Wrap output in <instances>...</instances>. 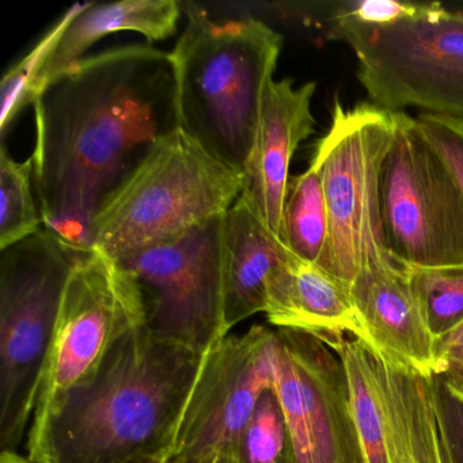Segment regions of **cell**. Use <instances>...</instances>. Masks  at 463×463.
I'll return each mask as SVG.
<instances>
[{
    "label": "cell",
    "instance_id": "cell-1",
    "mask_svg": "<svg viewBox=\"0 0 463 463\" xmlns=\"http://www.w3.org/2000/svg\"><path fill=\"white\" fill-rule=\"evenodd\" d=\"M33 108L43 227L75 250H93L105 203L178 129L169 53L128 45L89 56L45 85Z\"/></svg>",
    "mask_w": 463,
    "mask_h": 463
},
{
    "label": "cell",
    "instance_id": "cell-2",
    "mask_svg": "<svg viewBox=\"0 0 463 463\" xmlns=\"http://www.w3.org/2000/svg\"><path fill=\"white\" fill-rule=\"evenodd\" d=\"M204 354L156 337L124 335L85 381L32 421L34 463H131L165 457Z\"/></svg>",
    "mask_w": 463,
    "mask_h": 463
},
{
    "label": "cell",
    "instance_id": "cell-3",
    "mask_svg": "<svg viewBox=\"0 0 463 463\" xmlns=\"http://www.w3.org/2000/svg\"><path fill=\"white\" fill-rule=\"evenodd\" d=\"M181 5L188 23L169 53L178 129L242 172L283 39L259 18L213 20L191 2Z\"/></svg>",
    "mask_w": 463,
    "mask_h": 463
},
{
    "label": "cell",
    "instance_id": "cell-4",
    "mask_svg": "<svg viewBox=\"0 0 463 463\" xmlns=\"http://www.w3.org/2000/svg\"><path fill=\"white\" fill-rule=\"evenodd\" d=\"M242 188V172L175 129L105 203L94 219L93 249L118 260L169 245L226 213Z\"/></svg>",
    "mask_w": 463,
    "mask_h": 463
},
{
    "label": "cell",
    "instance_id": "cell-5",
    "mask_svg": "<svg viewBox=\"0 0 463 463\" xmlns=\"http://www.w3.org/2000/svg\"><path fill=\"white\" fill-rule=\"evenodd\" d=\"M43 227L0 250V451H17L33 421L70 273L80 254Z\"/></svg>",
    "mask_w": 463,
    "mask_h": 463
},
{
    "label": "cell",
    "instance_id": "cell-6",
    "mask_svg": "<svg viewBox=\"0 0 463 463\" xmlns=\"http://www.w3.org/2000/svg\"><path fill=\"white\" fill-rule=\"evenodd\" d=\"M395 129L394 112L373 102L345 109L337 101L310 162L321 177L329 221L317 265L348 291L364 270L397 264L384 243L381 213L382 166Z\"/></svg>",
    "mask_w": 463,
    "mask_h": 463
},
{
    "label": "cell",
    "instance_id": "cell-7",
    "mask_svg": "<svg viewBox=\"0 0 463 463\" xmlns=\"http://www.w3.org/2000/svg\"><path fill=\"white\" fill-rule=\"evenodd\" d=\"M335 33L356 55L373 105L463 121V12L424 5L416 17L386 26L335 18Z\"/></svg>",
    "mask_w": 463,
    "mask_h": 463
},
{
    "label": "cell",
    "instance_id": "cell-8",
    "mask_svg": "<svg viewBox=\"0 0 463 463\" xmlns=\"http://www.w3.org/2000/svg\"><path fill=\"white\" fill-rule=\"evenodd\" d=\"M381 172V213L390 257L405 269L463 267V194L417 118L395 113Z\"/></svg>",
    "mask_w": 463,
    "mask_h": 463
},
{
    "label": "cell",
    "instance_id": "cell-9",
    "mask_svg": "<svg viewBox=\"0 0 463 463\" xmlns=\"http://www.w3.org/2000/svg\"><path fill=\"white\" fill-rule=\"evenodd\" d=\"M224 216L169 243L118 259L142 292L146 326L162 340L207 354L224 326Z\"/></svg>",
    "mask_w": 463,
    "mask_h": 463
},
{
    "label": "cell",
    "instance_id": "cell-10",
    "mask_svg": "<svg viewBox=\"0 0 463 463\" xmlns=\"http://www.w3.org/2000/svg\"><path fill=\"white\" fill-rule=\"evenodd\" d=\"M143 325L145 303L134 276L97 249L80 254L64 287L33 421L88 379L124 335Z\"/></svg>",
    "mask_w": 463,
    "mask_h": 463
},
{
    "label": "cell",
    "instance_id": "cell-11",
    "mask_svg": "<svg viewBox=\"0 0 463 463\" xmlns=\"http://www.w3.org/2000/svg\"><path fill=\"white\" fill-rule=\"evenodd\" d=\"M273 375L294 463H365L338 354L308 333L280 327Z\"/></svg>",
    "mask_w": 463,
    "mask_h": 463
},
{
    "label": "cell",
    "instance_id": "cell-12",
    "mask_svg": "<svg viewBox=\"0 0 463 463\" xmlns=\"http://www.w3.org/2000/svg\"><path fill=\"white\" fill-rule=\"evenodd\" d=\"M275 330L254 325L226 335L203 357L167 460L235 452L260 398L272 389Z\"/></svg>",
    "mask_w": 463,
    "mask_h": 463
},
{
    "label": "cell",
    "instance_id": "cell-13",
    "mask_svg": "<svg viewBox=\"0 0 463 463\" xmlns=\"http://www.w3.org/2000/svg\"><path fill=\"white\" fill-rule=\"evenodd\" d=\"M314 93L316 82L299 88H295L294 80L288 78L269 83L253 147L242 170L241 199L281 242L292 156L316 126L311 113Z\"/></svg>",
    "mask_w": 463,
    "mask_h": 463
},
{
    "label": "cell",
    "instance_id": "cell-14",
    "mask_svg": "<svg viewBox=\"0 0 463 463\" xmlns=\"http://www.w3.org/2000/svg\"><path fill=\"white\" fill-rule=\"evenodd\" d=\"M349 295L375 351L427 378L438 375L435 338L408 269L397 264L370 268L354 279Z\"/></svg>",
    "mask_w": 463,
    "mask_h": 463
},
{
    "label": "cell",
    "instance_id": "cell-15",
    "mask_svg": "<svg viewBox=\"0 0 463 463\" xmlns=\"http://www.w3.org/2000/svg\"><path fill=\"white\" fill-rule=\"evenodd\" d=\"M264 313L278 329L308 333L327 346L344 335L368 343L348 289L294 254L268 279Z\"/></svg>",
    "mask_w": 463,
    "mask_h": 463
},
{
    "label": "cell",
    "instance_id": "cell-16",
    "mask_svg": "<svg viewBox=\"0 0 463 463\" xmlns=\"http://www.w3.org/2000/svg\"><path fill=\"white\" fill-rule=\"evenodd\" d=\"M292 256L238 197L224 216V326L264 313L267 281Z\"/></svg>",
    "mask_w": 463,
    "mask_h": 463
},
{
    "label": "cell",
    "instance_id": "cell-17",
    "mask_svg": "<svg viewBox=\"0 0 463 463\" xmlns=\"http://www.w3.org/2000/svg\"><path fill=\"white\" fill-rule=\"evenodd\" d=\"M183 5L177 0H120L83 4L61 34L40 77V91L51 80L82 61L104 37L137 32L148 42L167 39L177 32ZM39 91V93H40Z\"/></svg>",
    "mask_w": 463,
    "mask_h": 463
},
{
    "label": "cell",
    "instance_id": "cell-18",
    "mask_svg": "<svg viewBox=\"0 0 463 463\" xmlns=\"http://www.w3.org/2000/svg\"><path fill=\"white\" fill-rule=\"evenodd\" d=\"M330 348L338 354L345 368L352 414L365 463H392L378 352L349 335H341Z\"/></svg>",
    "mask_w": 463,
    "mask_h": 463
},
{
    "label": "cell",
    "instance_id": "cell-19",
    "mask_svg": "<svg viewBox=\"0 0 463 463\" xmlns=\"http://www.w3.org/2000/svg\"><path fill=\"white\" fill-rule=\"evenodd\" d=\"M327 230L321 177L308 166L305 173L289 180L281 224L283 243L294 256L318 264L326 245Z\"/></svg>",
    "mask_w": 463,
    "mask_h": 463
},
{
    "label": "cell",
    "instance_id": "cell-20",
    "mask_svg": "<svg viewBox=\"0 0 463 463\" xmlns=\"http://www.w3.org/2000/svg\"><path fill=\"white\" fill-rule=\"evenodd\" d=\"M33 158L17 162L0 150V250L15 245L43 229L39 202L34 196Z\"/></svg>",
    "mask_w": 463,
    "mask_h": 463
},
{
    "label": "cell",
    "instance_id": "cell-21",
    "mask_svg": "<svg viewBox=\"0 0 463 463\" xmlns=\"http://www.w3.org/2000/svg\"><path fill=\"white\" fill-rule=\"evenodd\" d=\"M83 4L75 5L43 36L33 50L5 74L0 91V132L6 134L24 108L33 104L40 91V77L53 48L66 31L70 21Z\"/></svg>",
    "mask_w": 463,
    "mask_h": 463
},
{
    "label": "cell",
    "instance_id": "cell-22",
    "mask_svg": "<svg viewBox=\"0 0 463 463\" xmlns=\"http://www.w3.org/2000/svg\"><path fill=\"white\" fill-rule=\"evenodd\" d=\"M241 463H294V449L275 390L262 394L235 449Z\"/></svg>",
    "mask_w": 463,
    "mask_h": 463
},
{
    "label": "cell",
    "instance_id": "cell-23",
    "mask_svg": "<svg viewBox=\"0 0 463 463\" xmlns=\"http://www.w3.org/2000/svg\"><path fill=\"white\" fill-rule=\"evenodd\" d=\"M408 272L428 329L436 341L463 321V267Z\"/></svg>",
    "mask_w": 463,
    "mask_h": 463
},
{
    "label": "cell",
    "instance_id": "cell-24",
    "mask_svg": "<svg viewBox=\"0 0 463 463\" xmlns=\"http://www.w3.org/2000/svg\"><path fill=\"white\" fill-rule=\"evenodd\" d=\"M430 382L444 463H463V402L447 390L440 376H430Z\"/></svg>",
    "mask_w": 463,
    "mask_h": 463
},
{
    "label": "cell",
    "instance_id": "cell-25",
    "mask_svg": "<svg viewBox=\"0 0 463 463\" xmlns=\"http://www.w3.org/2000/svg\"><path fill=\"white\" fill-rule=\"evenodd\" d=\"M416 118L422 134L443 159L463 194V121L428 113Z\"/></svg>",
    "mask_w": 463,
    "mask_h": 463
},
{
    "label": "cell",
    "instance_id": "cell-26",
    "mask_svg": "<svg viewBox=\"0 0 463 463\" xmlns=\"http://www.w3.org/2000/svg\"><path fill=\"white\" fill-rule=\"evenodd\" d=\"M424 5L401 4L392 0H363L344 5L335 18L354 21L368 26H386L416 17Z\"/></svg>",
    "mask_w": 463,
    "mask_h": 463
},
{
    "label": "cell",
    "instance_id": "cell-27",
    "mask_svg": "<svg viewBox=\"0 0 463 463\" xmlns=\"http://www.w3.org/2000/svg\"><path fill=\"white\" fill-rule=\"evenodd\" d=\"M438 375L463 360V321L451 332L435 341Z\"/></svg>",
    "mask_w": 463,
    "mask_h": 463
},
{
    "label": "cell",
    "instance_id": "cell-28",
    "mask_svg": "<svg viewBox=\"0 0 463 463\" xmlns=\"http://www.w3.org/2000/svg\"><path fill=\"white\" fill-rule=\"evenodd\" d=\"M444 386L449 392L454 395L457 400L463 402V360L458 362L457 364L446 368L440 375Z\"/></svg>",
    "mask_w": 463,
    "mask_h": 463
},
{
    "label": "cell",
    "instance_id": "cell-29",
    "mask_svg": "<svg viewBox=\"0 0 463 463\" xmlns=\"http://www.w3.org/2000/svg\"><path fill=\"white\" fill-rule=\"evenodd\" d=\"M166 463H241L235 452L215 451L210 454L194 458H177L167 460Z\"/></svg>",
    "mask_w": 463,
    "mask_h": 463
},
{
    "label": "cell",
    "instance_id": "cell-30",
    "mask_svg": "<svg viewBox=\"0 0 463 463\" xmlns=\"http://www.w3.org/2000/svg\"><path fill=\"white\" fill-rule=\"evenodd\" d=\"M0 463H34L29 457H23L17 451H6L0 454Z\"/></svg>",
    "mask_w": 463,
    "mask_h": 463
},
{
    "label": "cell",
    "instance_id": "cell-31",
    "mask_svg": "<svg viewBox=\"0 0 463 463\" xmlns=\"http://www.w3.org/2000/svg\"><path fill=\"white\" fill-rule=\"evenodd\" d=\"M397 463H438V460L427 459V458L405 457L401 458Z\"/></svg>",
    "mask_w": 463,
    "mask_h": 463
},
{
    "label": "cell",
    "instance_id": "cell-32",
    "mask_svg": "<svg viewBox=\"0 0 463 463\" xmlns=\"http://www.w3.org/2000/svg\"><path fill=\"white\" fill-rule=\"evenodd\" d=\"M131 463H166V458H165V457L147 458V459H140V460H137V462H131Z\"/></svg>",
    "mask_w": 463,
    "mask_h": 463
}]
</instances>
